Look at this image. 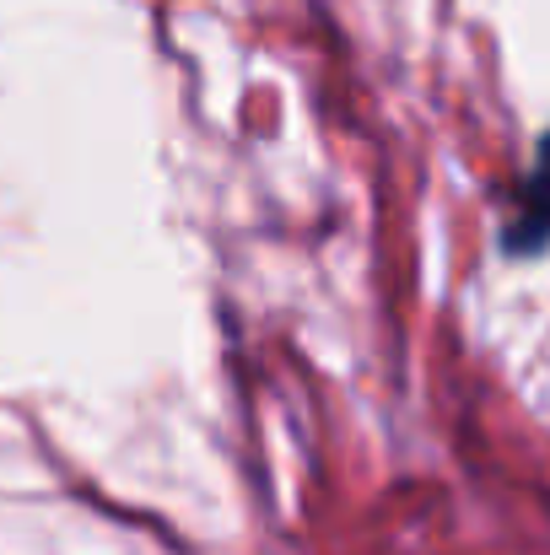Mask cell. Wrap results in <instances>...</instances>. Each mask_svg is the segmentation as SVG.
I'll list each match as a JSON object with an SVG mask.
<instances>
[{
  "instance_id": "1",
  "label": "cell",
  "mask_w": 550,
  "mask_h": 555,
  "mask_svg": "<svg viewBox=\"0 0 550 555\" xmlns=\"http://www.w3.org/2000/svg\"><path fill=\"white\" fill-rule=\"evenodd\" d=\"M550 237V141L540 152V168L535 179L524 184V205H519V221H513V243L519 248H535Z\"/></svg>"
}]
</instances>
